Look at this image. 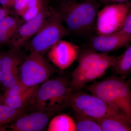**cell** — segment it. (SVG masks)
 <instances>
[{"label":"cell","instance_id":"1","mask_svg":"<svg viewBox=\"0 0 131 131\" xmlns=\"http://www.w3.org/2000/svg\"><path fill=\"white\" fill-rule=\"evenodd\" d=\"M71 80L65 77L49 80L39 85L28 106V110L56 112L69 106L72 92Z\"/></svg>","mask_w":131,"mask_h":131},{"label":"cell","instance_id":"2","mask_svg":"<svg viewBox=\"0 0 131 131\" xmlns=\"http://www.w3.org/2000/svg\"><path fill=\"white\" fill-rule=\"evenodd\" d=\"M131 81L113 76L90 84L86 89L121 112L131 123Z\"/></svg>","mask_w":131,"mask_h":131},{"label":"cell","instance_id":"3","mask_svg":"<svg viewBox=\"0 0 131 131\" xmlns=\"http://www.w3.org/2000/svg\"><path fill=\"white\" fill-rule=\"evenodd\" d=\"M98 7L92 0H70L61 3L58 10L63 24L70 32L83 35L95 25Z\"/></svg>","mask_w":131,"mask_h":131},{"label":"cell","instance_id":"4","mask_svg":"<svg viewBox=\"0 0 131 131\" xmlns=\"http://www.w3.org/2000/svg\"><path fill=\"white\" fill-rule=\"evenodd\" d=\"M70 33L64 25L58 11L51 10L40 30L24 46L30 52L42 54Z\"/></svg>","mask_w":131,"mask_h":131},{"label":"cell","instance_id":"5","mask_svg":"<svg viewBox=\"0 0 131 131\" xmlns=\"http://www.w3.org/2000/svg\"><path fill=\"white\" fill-rule=\"evenodd\" d=\"M68 106L73 109L75 114L95 120L113 117L131 123L121 112L111 106L101 98L92 94L78 90L73 91L70 96Z\"/></svg>","mask_w":131,"mask_h":131},{"label":"cell","instance_id":"6","mask_svg":"<svg viewBox=\"0 0 131 131\" xmlns=\"http://www.w3.org/2000/svg\"><path fill=\"white\" fill-rule=\"evenodd\" d=\"M54 72L52 66L42 54L30 52L20 66L19 82L29 88L46 81Z\"/></svg>","mask_w":131,"mask_h":131},{"label":"cell","instance_id":"7","mask_svg":"<svg viewBox=\"0 0 131 131\" xmlns=\"http://www.w3.org/2000/svg\"><path fill=\"white\" fill-rule=\"evenodd\" d=\"M131 6V1L110 4L98 11L95 27L98 35L116 32L122 28Z\"/></svg>","mask_w":131,"mask_h":131},{"label":"cell","instance_id":"8","mask_svg":"<svg viewBox=\"0 0 131 131\" xmlns=\"http://www.w3.org/2000/svg\"><path fill=\"white\" fill-rule=\"evenodd\" d=\"M0 55L2 85L5 89L18 83L20 66L26 56L20 49L16 48H10Z\"/></svg>","mask_w":131,"mask_h":131},{"label":"cell","instance_id":"9","mask_svg":"<svg viewBox=\"0 0 131 131\" xmlns=\"http://www.w3.org/2000/svg\"><path fill=\"white\" fill-rule=\"evenodd\" d=\"M50 12L45 5L35 17L21 24L8 43L10 48L20 49L24 46L40 30Z\"/></svg>","mask_w":131,"mask_h":131},{"label":"cell","instance_id":"10","mask_svg":"<svg viewBox=\"0 0 131 131\" xmlns=\"http://www.w3.org/2000/svg\"><path fill=\"white\" fill-rule=\"evenodd\" d=\"M80 52L76 45L65 40H59L49 50L50 61L61 70L66 69L78 58Z\"/></svg>","mask_w":131,"mask_h":131},{"label":"cell","instance_id":"11","mask_svg":"<svg viewBox=\"0 0 131 131\" xmlns=\"http://www.w3.org/2000/svg\"><path fill=\"white\" fill-rule=\"evenodd\" d=\"M53 113L34 112L5 125V131H40L45 128Z\"/></svg>","mask_w":131,"mask_h":131},{"label":"cell","instance_id":"12","mask_svg":"<svg viewBox=\"0 0 131 131\" xmlns=\"http://www.w3.org/2000/svg\"><path fill=\"white\" fill-rule=\"evenodd\" d=\"M131 43V35L122 33L119 31L94 37L90 42V48L101 53L107 54L127 47Z\"/></svg>","mask_w":131,"mask_h":131},{"label":"cell","instance_id":"13","mask_svg":"<svg viewBox=\"0 0 131 131\" xmlns=\"http://www.w3.org/2000/svg\"><path fill=\"white\" fill-rule=\"evenodd\" d=\"M39 85L27 88L19 82L15 86L5 89L2 95L3 104L13 108H28Z\"/></svg>","mask_w":131,"mask_h":131},{"label":"cell","instance_id":"14","mask_svg":"<svg viewBox=\"0 0 131 131\" xmlns=\"http://www.w3.org/2000/svg\"><path fill=\"white\" fill-rule=\"evenodd\" d=\"M105 54L98 52L91 48L84 50L80 53L78 58V64L72 73L70 81L72 90L85 73Z\"/></svg>","mask_w":131,"mask_h":131},{"label":"cell","instance_id":"15","mask_svg":"<svg viewBox=\"0 0 131 131\" xmlns=\"http://www.w3.org/2000/svg\"><path fill=\"white\" fill-rule=\"evenodd\" d=\"M117 57L106 54L102 58L91 67L73 88V91L84 88L89 83L100 78L105 73L109 68H113Z\"/></svg>","mask_w":131,"mask_h":131},{"label":"cell","instance_id":"16","mask_svg":"<svg viewBox=\"0 0 131 131\" xmlns=\"http://www.w3.org/2000/svg\"><path fill=\"white\" fill-rule=\"evenodd\" d=\"M24 21L8 15L0 21V46L8 43L18 28Z\"/></svg>","mask_w":131,"mask_h":131},{"label":"cell","instance_id":"17","mask_svg":"<svg viewBox=\"0 0 131 131\" xmlns=\"http://www.w3.org/2000/svg\"><path fill=\"white\" fill-rule=\"evenodd\" d=\"M113 68L120 77L126 79L130 75L131 73V44L127 46L121 55L117 57Z\"/></svg>","mask_w":131,"mask_h":131},{"label":"cell","instance_id":"18","mask_svg":"<svg viewBox=\"0 0 131 131\" xmlns=\"http://www.w3.org/2000/svg\"><path fill=\"white\" fill-rule=\"evenodd\" d=\"M103 131H131L130 122L113 117H107L95 120Z\"/></svg>","mask_w":131,"mask_h":131},{"label":"cell","instance_id":"19","mask_svg":"<svg viewBox=\"0 0 131 131\" xmlns=\"http://www.w3.org/2000/svg\"><path fill=\"white\" fill-rule=\"evenodd\" d=\"M48 131H75L76 125L71 117L66 114H61L54 117L49 123Z\"/></svg>","mask_w":131,"mask_h":131},{"label":"cell","instance_id":"20","mask_svg":"<svg viewBox=\"0 0 131 131\" xmlns=\"http://www.w3.org/2000/svg\"><path fill=\"white\" fill-rule=\"evenodd\" d=\"M28 111V108H15L3 104L0 105V126L9 124Z\"/></svg>","mask_w":131,"mask_h":131},{"label":"cell","instance_id":"21","mask_svg":"<svg viewBox=\"0 0 131 131\" xmlns=\"http://www.w3.org/2000/svg\"><path fill=\"white\" fill-rule=\"evenodd\" d=\"M76 114V125L78 131H103L97 121L90 117Z\"/></svg>","mask_w":131,"mask_h":131},{"label":"cell","instance_id":"22","mask_svg":"<svg viewBox=\"0 0 131 131\" xmlns=\"http://www.w3.org/2000/svg\"><path fill=\"white\" fill-rule=\"evenodd\" d=\"M45 6L44 2H43L37 6L29 8L21 16L22 20L25 22L33 18L40 13Z\"/></svg>","mask_w":131,"mask_h":131},{"label":"cell","instance_id":"23","mask_svg":"<svg viewBox=\"0 0 131 131\" xmlns=\"http://www.w3.org/2000/svg\"><path fill=\"white\" fill-rule=\"evenodd\" d=\"M30 0H16L13 7L16 13L22 16L28 8Z\"/></svg>","mask_w":131,"mask_h":131},{"label":"cell","instance_id":"24","mask_svg":"<svg viewBox=\"0 0 131 131\" xmlns=\"http://www.w3.org/2000/svg\"><path fill=\"white\" fill-rule=\"evenodd\" d=\"M119 31L124 34L131 35V6L127 13L122 28Z\"/></svg>","mask_w":131,"mask_h":131},{"label":"cell","instance_id":"25","mask_svg":"<svg viewBox=\"0 0 131 131\" xmlns=\"http://www.w3.org/2000/svg\"><path fill=\"white\" fill-rule=\"evenodd\" d=\"M16 0H0V6L8 8L13 7Z\"/></svg>","mask_w":131,"mask_h":131},{"label":"cell","instance_id":"26","mask_svg":"<svg viewBox=\"0 0 131 131\" xmlns=\"http://www.w3.org/2000/svg\"><path fill=\"white\" fill-rule=\"evenodd\" d=\"M8 8L2 7H0V21L9 15V10Z\"/></svg>","mask_w":131,"mask_h":131},{"label":"cell","instance_id":"27","mask_svg":"<svg viewBox=\"0 0 131 131\" xmlns=\"http://www.w3.org/2000/svg\"><path fill=\"white\" fill-rule=\"evenodd\" d=\"M102 1L104 2L110 3L111 4L115 3H124L130 1V0H101Z\"/></svg>","mask_w":131,"mask_h":131},{"label":"cell","instance_id":"28","mask_svg":"<svg viewBox=\"0 0 131 131\" xmlns=\"http://www.w3.org/2000/svg\"><path fill=\"white\" fill-rule=\"evenodd\" d=\"M1 58L0 55V88L2 86L1 81Z\"/></svg>","mask_w":131,"mask_h":131},{"label":"cell","instance_id":"29","mask_svg":"<svg viewBox=\"0 0 131 131\" xmlns=\"http://www.w3.org/2000/svg\"><path fill=\"white\" fill-rule=\"evenodd\" d=\"M3 104V95L0 94V105Z\"/></svg>","mask_w":131,"mask_h":131}]
</instances>
